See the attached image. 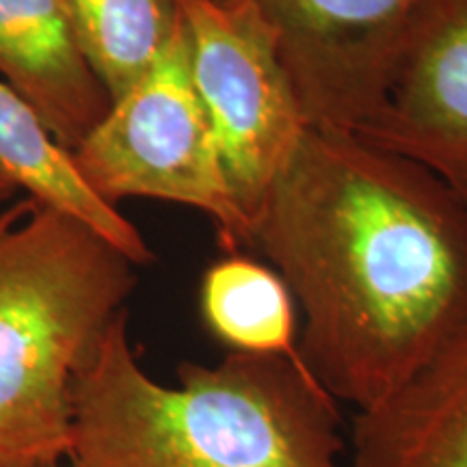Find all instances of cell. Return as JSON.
Returning a JSON list of instances; mask_svg holds the SVG:
<instances>
[{
  "instance_id": "obj_1",
  "label": "cell",
  "mask_w": 467,
  "mask_h": 467,
  "mask_svg": "<svg viewBox=\"0 0 467 467\" xmlns=\"http://www.w3.org/2000/svg\"><path fill=\"white\" fill-rule=\"evenodd\" d=\"M301 309V364L355 413L467 325V203L418 162L307 128L254 219Z\"/></svg>"
},
{
  "instance_id": "obj_13",
  "label": "cell",
  "mask_w": 467,
  "mask_h": 467,
  "mask_svg": "<svg viewBox=\"0 0 467 467\" xmlns=\"http://www.w3.org/2000/svg\"><path fill=\"white\" fill-rule=\"evenodd\" d=\"M16 191H20V186L14 182V178L0 167V202H7L16 195Z\"/></svg>"
},
{
  "instance_id": "obj_11",
  "label": "cell",
  "mask_w": 467,
  "mask_h": 467,
  "mask_svg": "<svg viewBox=\"0 0 467 467\" xmlns=\"http://www.w3.org/2000/svg\"><path fill=\"white\" fill-rule=\"evenodd\" d=\"M200 312L230 353L299 358V317L288 285L262 262L227 254L203 273Z\"/></svg>"
},
{
  "instance_id": "obj_4",
  "label": "cell",
  "mask_w": 467,
  "mask_h": 467,
  "mask_svg": "<svg viewBox=\"0 0 467 467\" xmlns=\"http://www.w3.org/2000/svg\"><path fill=\"white\" fill-rule=\"evenodd\" d=\"M76 173L109 206L148 197L208 214L225 251L254 249V223L227 184L189 69L184 22L156 66L69 151Z\"/></svg>"
},
{
  "instance_id": "obj_3",
  "label": "cell",
  "mask_w": 467,
  "mask_h": 467,
  "mask_svg": "<svg viewBox=\"0 0 467 467\" xmlns=\"http://www.w3.org/2000/svg\"><path fill=\"white\" fill-rule=\"evenodd\" d=\"M137 265L72 214L0 210V467L67 461L72 383L137 285Z\"/></svg>"
},
{
  "instance_id": "obj_5",
  "label": "cell",
  "mask_w": 467,
  "mask_h": 467,
  "mask_svg": "<svg viewBox=\"0 0 467 467\" xmlns=\"http://www.w3.org/2000/svg\"><path fill=\"white\" fill-rule=\"evenodd\" d=\"M189 69L227 184L254 223L307 130L275 37L249 0H178Z\"/></svg>"
},
{
  "instance_id": "obj_7",
  "label": "cell",
  "mask_w": 467,
  "mask_h": 467,
  "mask_svg": "<svg viewBox=\"0 0 467 467\" xmlns=\"http://www.w3.org/2000/svg\"><path fill=\"white\" fill-rule=\"evenodd\" d=\"M353 134L429 169L467 203V0H418L381 100Z\"/></svg>"
},
{
  "instance_id": "obj_6",
  "label": "cell",
  "mask_w": 467,
  "mask_h": 467,
  "mask_svg": "<svg viewBox=\"0 0 467 467\" xmlns=\"http://www.w3.org/2000/svg\"><path fill=\"white\" fill-rule=\"evenodd\" d=\"M307 128L355 132L381 100L418 0H249Z\"/></svg>"
},
{
  "instance_id": "obj_8",
  "label": "cell",
  "mask_w": 467,
  "mask_h": 467,
  "mask_svg": "<svg viewBox=\"0 0 467 467\" xmlns=\"http://www.w3.org/2000/svg\"><path fill=\"white\" fill-rule=\"evenodd\" d=\"M0 78L67 154L110 109L76 42L66 0H0Z\"/></svg>"
},
{
  "instance_id": "obj_12",
  "label": "cell",
  "mask_w": 467,
  "mask_h": 467,
  "mask_svg": "<svg viewBox=\"0 0 467 467\" xmlns=\"http://www.w3.org/2000/svg\"><path fill=\"white\" fill-rule=\"evenodd\" d=\"M78 48L110 102L132 89L178 33V0H66Z\"/></svg>"
},
{
  "instance_id": "obj_9",
  "label": "cell",
  "mask_w": 467,
  "mask_h": 467,
  "mask_svg": "<svg viewBox=\"0 0 467 467\" xmlns=\"http://www.w3.org/2000/svg\"><path fill=\"white\" fill-rule=\"evenodd\" d=\"M350 467H467V325L400 389L358 411Z\"/></svg>"
},
{
  "instance_id": "obj_14",
  "label": "cell",
  "mask_w": 467,
  "mask_h": 467,
  "mask_svg": "<svg viewBox=\"0 0 467 467\" xmlns=\"http://www.w3.org/2000/svg\"><path fill=\"white\" fill-rule=\"evenodd\" d=\"M46 467H74L69 461H63V463H57V465H46Z\"/></svg>"
},
{
  "instance_id": "obj_10",
  "label": "cell",
  "mask_w": 467,
  "mask_h": 467,
  "mask_svg": "<svg viewBox=\"0 0 467 467\" xmlns=\"http://www.w3.org/2000/svg\"><path fill=\"white\" fill-rule=\"evenodd\" d=\"M0 167L28 197L63 213L102 234L132 265L154 262V251L143 234L115 206L89 191L66 150L52 141L35 115L0 83Z\"/></svg>"
},
{
  "instance_id": "obj_2",
  "label": "cell",
  "mask_w": 467,
  "mask_h": 467,
  "mask_svg": "<svg viewBox=\"0 0 467 467\" xmlns=\"http://www.w3.org/2000/svg\"><path fill=\"white\" fill-rule=\"evenodd\" d=\"M151 379L117 317L72 383L74 467H350L337 405L299 358L230 353Z\"/></svg>"
}]
</instances>
